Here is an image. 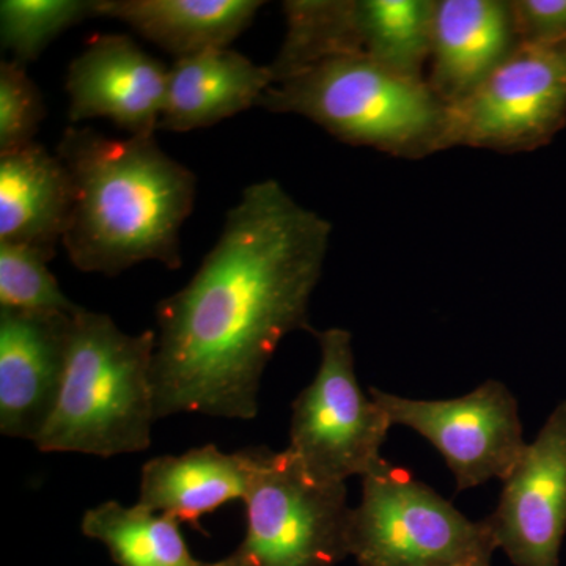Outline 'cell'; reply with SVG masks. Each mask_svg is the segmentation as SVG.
Segmentation results:
<instances>
[{
    "label": "cell",
    "mask_w": 566,
    "mask_h": 566,
    "mask_svg": "<svg viewBox=\"0 0 566 566\" xmlns=\"http://www.w3.org/2000/svg\"><path fill=\"white\" fill-rule=\"evenodd\" d=\"M46 117L43 95L24 65L0 63V155L33 144Z\"/></svg>",
    "instance_id": "23"
},
{
    "label": "cell",
    "mask_w": 566,
    "mask_h": 566,
    "mask_svg": "<svg viewBox=\"0 0 566 566\" xmlns=\"http://www.w3.org/2000/svg\"><path fill=\"white\" fill-rule=\"evenodd\" d=\"M521 44L566 41V0H512Z\"/></svg>",
    "instance_id": "24"
},
{
    "label": "cell",
    "mask_w": 566,
    "mask_h": 566,
    "mask_svg": "<svg viewBox=\"0 0 566 566\" xmlns=\"http://www.w3.org/2000/svg\"><path fill=\"white\" fill-rule=\"evenodd\" d=\"M495 545L516 566H560L566 535V400L554 408L515 469L502 480Z\"/></svg>",
    "instance_id": "10"
},
{
    "label": "cell",
    "mask_w": 566,
    "mask_h": 566,
    "mask_svg": "<svg viewBox=\"0 0 566 566\" xmlns=\"http://www.w3.org/2000/svg\"><path fill=\"white\" fill-rule=\"evenodd\" d=\"M256 106L303 115L338 140L397 158L422 159L444 150L447 106L430 84L363 55L333 59L277 82Z\"/></svg>",
    "instance_id": "4"
},
{
    "label": "cell",
    "mask_w": 566,
    "mask_h": 566,
    "mask_svg": "<svg viewBox=\"0 0 566 566\" xmlns=\"http://www.w3.org/2000/svg\"><path fill=\"white\" fill-rule=\"evenodd\" d=\"M331 223L277 181L253 182L180 292L156 307V416L251 420L268 364L286 335L308 329V305Z\"/></svg>",
    "instance_id": "1"
},
{
    "label": "cell",
    "mask_w": 566,
    "mask_h": 566,
    "mask_svg": "<svg viewBox=\"0 0 566 566\" xmlns=\"http://www.w3.org/2000/svg\"><path fill=\"white\" fill-rule=\"evenodd\" d=\"M315 335L319 367L314 381L293 401L289 449L316 479L346 483L385 460L381 447L392 423L360 389L352 333L331 327Z\"/></svg>",
    "instance_id": "7"
},
{
    "label": "cell",
    "mask_w": 566,
    "mask_h": 566,
    "mask_svg": "<svg viewBox=\"0 0 566 566\" xmlns=\"http://www.w3.org/2000/svg\"><path fill=\"white\" fill-rule=\"evenodd\" d=\"M349 556L359 566H453L491 560L490 521H471L460 510L382 460L363 476V497L352 509Z\"/></svg>",
    "instance_id": "6"
},
{
    "label": "cell",
    "mask_w": 566,
    "mask_h": 566,
    "mask_svg": "<svg viewBox=\"0 0 566 566\" xmlns=\"http://www.w3.org/2000/svg\"><path fill=\"white\" fill-rule=\"evenodd\" d=\"M95 17V0H2L0 36L3 50L24 65L65 32Z\"/></svg>",
    "instance_id": "21"
},
{
    "label": "cell",
    "mask_w": 566,
    "mask_h": 566,
    "mask_svg": "<svg viewBox=\"0 0 566 566\" xmlns=\"http://www.w3.org/2000/svg\"><path fill=\"white\" fill-rule=\"evenodd\" d=\"M520 46L510 0H436L427 82L455 106Z\"/></svg>",
    "instance_id": "13"
},
{
    "label": "cell",
    "mask_w": 566,
    "mask_h": 566,
    "mask_svg": "<svg viewBox=\"0 0 566 566\" xmlns=\"http://www.w3.org/2000/svg\"><path fill=\"white\" fill-rule=\"evenodd\" d=\"M285 39L271 63L274 84L333 59L360 55L354 0H286Z\"/></svg>",
    "instance_id": "20"
},
{
    "label": "cell",
    "mask_w": 566,
    "mask_h": 566,
    "mask_svg": "<svg viewBox=\"0 0 566 566\" xmlns=\"http://www.w3.org/2000/svg\"><path fill=\"white\" fill-rule=\"evenodd\" d=\"M255 460L256 447L226 453L212 444L151 458L142 465L137 505L196 526L219 506L244 501Z\"/></svg>",
    "instance_id": "15"
},
{
    "label": "cell",
    "mask_w": 566,
    "mask_h": 566,
    "mask_svg": "<svg viewBox=\"0 0 566 566\" xmlns=\"http://www.w3.org/2000/svg\"><path fill=\"white\" fill-rule=\"evenodd\" d=\"M370 395L392 427L411 428L444 457L458 491L502 482L528 444L515 395L497 379L449 400H416L376 387Z\"/></svg>",
    "instance_id": "9"
},
{
    "label": "cell",
    "mask_w": 566,
    "mask_h": 566,
    "mask_svg": "<svg viewBox=\"0 0 566 566\" xmlns=\"http://www.w3.org/2000/svg\"><path fill=\"white\" fill-rule=\"evenodd\" d=\"M81 531L118 566H214L192 556L177 520L137 504L103 502L84 513Z\"/></svg>",
    "instance_id": "18"
},
{
    "label": "cell",
    "mask_w": 566,
    "mask_h": 566,
    "mask_svg": "<svg viewBox=\"0 0 566 566\" xmlns=\"http://www.w3.org/2000/svg\"><path fill=\"white\" fill-rule=\"evenodd\" d=\"M156 333H123L109 315L81 308L71 323L65 371L50 419L36 436L43 453L112 458L145 452L156 416Z\"/></svg>",
    "instance_id": "3"
},
{
    "label": "cell",
    "mask_w": 566,
    "mask_h": 566,
    "mask_svg": "<svg viewBox=\"0 0 566 566\" xmlns=\"http://www.w3.org/2000/svg\"><path fill=\"white\" fill-rule=\"evenodd\" d=\"M263 6L260 0H95V17L125 22L182 59L229 48Z\"/></svg>",
    "instance_id": "17"
},
{
    "label": "cell",
    "mask_w": 566,
    "mask_h": 566,
    "mask_svg": "<svg viewBox=\"0 0 566 566\" xmlns=\"http://www.w3.org/2000/svg\"><path fill=\"white\" fill-rule=\"evenodd\" d=\"M169 69L128 35L93 39L71 62L66 76L69 118H107L129 133L150 137L159 129Z\"/></svg>",
    "instance_id": "11"
},
{
    "label": "cell",
    "mask_w": 566,
    "mask_h": 566,
    "mask_svg": "<svg viewBox=\"0 0 566 566\" xmlns=\"http://www.w3.org/2000/svg\"><path fill=\"white\" fill-rule=\"evenodd\" d=\"M245 534L214 566H337L349 556L346 483L316 479L292 450L256 447Z\"/></svg>",
    "instance_id": "5"
},
{
    "label": "cell",
    "mask_w": 566,
    "mask_h": 566,
    "mask_svg": "<svg viewBox=\"0 0 566 566\" xmlns=\"http://www.w3.org/2000/svg\"><path fill=\"white\" fill-rule=\"evenodd\" d=\"M44 253L24 245L0 244V307L74 315L82 307L62 292Z\"/></svg>",
    "instance_id": "22"
},
{
    "label": "cell",
    "mask_w": 566,
    "mask_h": 566,
    "mask_svg": "<svg viewBox=\"0 0 566 566\" xmlns=\"http://www.w3.org/2000/svg\"><path fill=\"white\" fill-rule=\"evenodd\" d=\"M57 156L73 188L62 245L77 270L117 275L144 262L181 266L180 232L197 178L155 136L114 139L66 128Z\"/></svg>",
    "instance_id": "2"
},
{
    "label": "cell",
    "mask_w": 566,
    "mask_h": 566,
    "mask_svg": "<svg viewBox=\"0 0 566 566\" xmlns=\"http://www.w3.org/2000/svg\"><path fill=\"white\" fill-rule=\"evenodd\" d=\"M434 0H354L360 55L378 65L427 81Z\"/></svg>",
    "instance_id": "19"
},
{
    "label": "cell",
    "mask_w": 566,
    "mask_h": 566,
    "mask_svg": "<svg viewBox=\"0 0 566 566\" xmlns=\"http://www.w3.org/2000/svg\"><path fill=\"white\" fill-rule=\"evenodd\" d=\"M71 202L69 170L57 155L36 142L0 155V244L24 245L54 259Z\"/></svg>",
    "instance_id": "16"
},
{
    "label": "cell",
    "mask_w": 566,
    "mask_h": 566,
    "mask_svg": "<svg viewBox=\"0 0 566 566\" xmlns=\"http://www.w3.org/2000/svg\"><path fill=\"white\" fill-rule=\"evenodd\" d=\"M453 566H491V560H472V562H465V564L453 565Z\"/></svg>",
    "instance_id": "25"
},
{
    "label": "cell",
    "mask_w": 566,
    "mask_h": 566,
    "mask_svg": "<svg viewBox=\"0 0 566 566\" xmlns=\"http://www.w3.org/2000/svg\"><path fill=\"white\" fill-rule=\"evenodd\" d=\"M74 315L0 307V431L7 438L33 442L50 419Z\"/></svg>",
    "instance_id": "12"
},
{
    "label": "cell",
    "mask_w": 566,
    "mask_h": 566,
    "mask_svg": "<svg viewBox=\"0 0 566 566\" xmlns=\"http://www.w3.org/2000/svg\"><path fill=\"white\" fill-rule=\"evenodd\" d=\"M274 84L270 66H259L230 48L177 59L167 77L159 129L207 128L256 106Z\"/></svg>",
    "instance_id": "14"
},
{
    "label": "cell",
    "mask_w": 566,
    "mask_h": 566,
    "mask_svg": "<svg viewBox=\"0 0 566 566\" xmlns=\"http://www.w3.org/2000/svg\"><path fill=\"white\" fill-rule=\"evenodd\" d=\"M566 120V41L521 44L475 92L447 107L444 150L528 151Z\"/></svg>",
    "instance_id": "8"
}]
</instances>
